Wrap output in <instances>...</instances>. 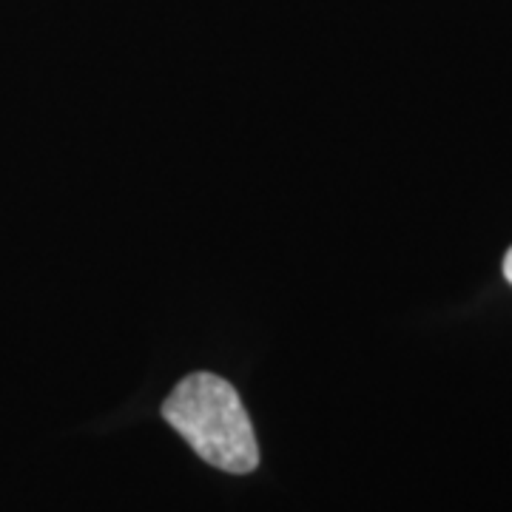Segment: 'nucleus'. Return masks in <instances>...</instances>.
I'll use <instances>...</instances> for the list:
<instances>
[{
    "label": "nucleus",
    "mask_w": 512,
    "mask_h": 512,
    "mask_svg": "<svg viewBox=\"0 0 512 512\" xmlns=\"http://www.w3.org/2000/svg\"><path fill=\"white\" fill-rule=\"evenodd\" d=\"M163 419L188 441L197 456L222 473L245 476L259 467L251 416L228 384L214 373H191L171 390Z\"/></svg>",
    "instance_id": "nucleus-1"
},
{
    "label": "nucleus",
    "mask_w": 512,
    "mask_h": 512,
    "mask_svg": "<svg viewBox=\"0 0 512 512\" xmlns=\"http://www.w3.org/2000/svg\"><path fill=\"white\" fill-rule=\"evenodd\" d=\"M504 276H507V282L512 285V248L507 251V256H504Z\"/></svg>",
    "instance_id": "nucleus-2"
}]
</instances>
